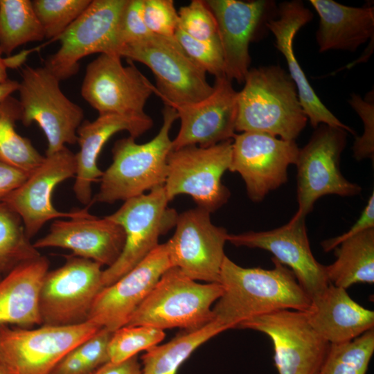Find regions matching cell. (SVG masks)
Returning <instances> with one entry per match:
<instances>
[{
  "label": "cell",
  "instance_id": "obj_1",
  "mask_svg": "<svg viewBox=\"0 0 374 374\" xmlns=\"http://www.w3.org/2000/svg\"><path fill=\"white\" fill-rule=\"evenodd\" d=\"M271 261L273 269L245 268L226 256L218 282L223 292L212 308L213 321L229 330L275 311L310 308L311 299L293 272L275 258Z\"/></svg>",
  "mask_w": 374,
  "mask_h": 374
},
{
  "label": "cell",
  "instance_id": "obj_2",
  "mask_svg": "<svg viewBox=\"0 0 374 374\" xmlns=\"http://www.w3.org/2000/svg\"><path fill=\"white\" fill-rule=\"evenodd\" d=\"M238 91L235 131L295 141L308 118L289 74L276 65L249 69Z\"/></svg>",
  "mask_w": 374,
  "mask_h": 374
},
{
  "label": "cell",
  "instance_id": "obj_3",
  "mask_svg": "<svg viewBox=\"0 0 374 374\" xmlns=\"http://www.w3.org/2000/svg\"><path fill=\"white\" fill-rule=\"evenodd\" d=\"M162 114V125L150 141L139 144L130 136L116 141L112 163L103 172L99 191L92 198L91 205L125 201L164 185L168 157L172 151L170 132L178 117L176 110L167 105Z\"/></svg>",
  "mask_w": 374,
  "mask_h": 374
},
{
  "label": "cell",
  "instance_id": "obj_4",
  "mask_svg": "<svg viewBox=\"0 0 374 374\" xmlns=\"http://www.w3.org/2000/svg\"><path fill=\"white\" fill-rule=\"evenodd\" d=\"M222 292L220 283H199L172 267L161 276L126 326L197 330L213 321L211 306Z\"/></svg>",
  "mask_w": 374,
  "mask_h": 374
},
{
  "label": "cell",
  "instance_id": "obj_5",
  "mask_svg": "<svg viewBox=\"0 0 374 374\" xmlns=\"http://www.w3.org/2000/svg\"><path fill=\"white\" fill-rule=\"evenodd\" d=\"M17 91L20 121L25 126L36 123L42 130L47 140L46 155L77 143L83 110L64 94L60 80L47 68H24Z\"/></svg>",
  "mask_w": 374,
  "mask_h": 374
},
{
  "label": "cell",
  "instance_id": "obj_6",
  "mask_svg": "<svg viewBox=\"0 0 374 374\" xmlns=\"http://www.w3.org/2000/svg\"><path fill=\"white\" fill-rule=\"evenodd\" d=\"M119 55L146 65L156 78V94L165 105L192 104L208 96L213 86L206 72L184 52L175 37L152 34L140 42L123 46Z\"/></svg>",
  "mask_w": 374,
  "mask_h": 374
},
{
  "label": "cell",
  "instance_id": "obj_7",
  "mask_svg": "<svg viewBox=\"0 0 374 374\" xmlns=\"http://www.w3.org/2000/svg\"><path fill=\"white\" fill-rule=\"evenodd\" d=\"M163 186L147 194L124 201L114 213L107 215L122 226L125 244L117 260L103 271V287H107L130 271L159 244L161 235L175 226L178 215L168 206Z\"/></svg>",
  "mask_w": 374,
  "mask_h": 374
},
{
  "label": "cell",
  "instance_id": "obj_8",
  "mask_svg": "<svg viewBox=\"0 0 374 374\" xmlns=\"http://www.w3.org/2000/svg\"><path fill=\"white\" fill-rule=\"evenodd\" d=\"M231 152L232 140L206 148L188 145L172 150L163 185L168 199L186 194L211 213L221 208L231 195L222 177L229 170Z\"/></svg>",
  "mask_w": 374,
  "mask_h": 374
},
{
  "label": "cell",
  "instance_id": "obj_9",
  "mask_svg": "<svg viewBox=\"0 0 374 374\" xmlns=\"http://www.w3.org/2000/svg\"><path fill=\"white\" fill-rule=\"evenodd\" d=\"M100 328L84 322L36 328L0 327V361L10 374H49L58 362Z\"/></svg>",
  "mask_w": 374,
  "mask_h": 374
},
{
  "label": "cell",
  "instance_id": "obj_10",
  "mask_svg": "<svg viewBox=\"0 0 374 374\" xmlns=\"http://www.w3.org/2000/svg\"><path fill=\"white\" fill-rule=\"evenodd\" d=\"M347 132L321 124L300 148L296 163L298 209L292 218H305L316 201L324 195L351 197L361 193V186L346 179L339 168Z\"/></svg>",
  "mask_w": 374,
  "mask_h": 374
},
{
  "label": "cell",
  "instance_id": "obj_11",
  "mask_svg": "<svg viewBox=\"0 0 374 374\" xmlns=\"http://www.w3.org/2000/svg\"><path fill=\"white\" fill-rule=\"evenodd\" d=\"M102 266L68 256L65 263L48 271L39 296L42 325L69 326L87 321L96 297L103 288Z\"/></svg>",
  "mask_w": 374,
  "mask_h": 374
},
{
  "label": "cell",
  "instance_id": "obj_12",
  "mask_svg": "<svg viewBox=\"0 0 374 374\" xmlns=\"http://www.w3.org/2000/svg\"><path fill=\"white\" fill-rule=\"evenodd\" d=\"M127 0H91L83 13L57 39L60 48L44 64L60 81L79 70L91 54L118 55V24Z\"/></svg>",
  "mask_w": 374,
  "mask_h": 374
},
{
  "label": "cell",
  "instance_id": "obj_13",
  "mask_svg": "<svg viewBox=\"0 0 374 374\" xmlns=\"http://www.w3.org/2000/svg\"><path fill=\"white\" fill-rule=\"evenodd\" d=\"M271 340L278 374H319L330 343L311 326L305 312L281 310L240 323Z\"/></svg>",
  "mask_w": 374,
  "mask_h": 374
},
{
  "label": "cell",
  "instance_id": "obj_14",
  "mask_svg": "<svg viewBox=\"0 0 374 374\" xmlns=\"http://www.w3.org/2000/svg\"><path fill=\"white\" fill-rule=\"evenodd\" d=\"M299 150L295 141L262 132H241L232 139L229 170L240 174L249 199L259 202L287 182L288 167L296 165Z\"/></svg>",
  "mask_w": 374,
  "mask_h": 374
},
{
  "label": "cell",
  "instance_id": "obj_15",
  "mask_svg": "<svg viewBox=\"0 0 374 374\" xmlns=\"http://www.w3.org/2000/svg\"><path fill=\"white\" fill-rule=\"evenodd\" d=\"M157 89L133 64L116 54H100L86 68L80 93L99 115L143 114Z\"/></svg>",
  "mask_w": 374,
  "mask_h": 374
},
{
  "label": "cell",
  "instance_id": "obj_16",
  "mask_svg": "<svg viewBox=\"0 0 374 374\" xmlns=\"http://www.w3.org/2000/svg\"><path fill=\"white\" fill-rule=\"evenodd\" d=\"M175 227L166 242L172 266L194 280L218 283L227 231L213 224L211 213L198 206L178 215Z\"/></svg>",
  "mask_w": 374,
  "mask_h": 374
},
{
  "label": "cell",
  "instance_id": "obj_17",
  "mask_svg": "<svg viewBox=\"0 0 374 374\" xmlns=\"http://www.w3.org/2000/svg\"><path fill=\"white\" fill-rule=\"evenodd\" d=\"M75 154L68 148L46 155L41 164L25 181L3 202L21 218L26 233L31 239L44 224L59 217L73 218L89 213L88 206L71 212L57 210L52 202L55 187L75 176Z\"/></svg>",
  "mask_w": 374,
  "mask_h": 374
},
{
  "label": "cell",
  "instance_id": "obj_18",
  "mask_svg": "<svg viewBox=\"0 0 374 374\" xmlns=\"http://www.w3.org/2000/svg\"><path fill=\"white\" fill-rule=\"evenodd\" d=\"M305 218H292L278 228L264 231L229 234L227 241L236 247L267 250L274 258L287 267L311 301L321 296L330 282L325 265L312 252L305 226Z\"/></svg>",
  "mask_w": 374,
  "mask_h": 374
},
{
  "label": "cell",
  "instance_id": "obj_19",
  "mask_svg": "<svg viewBox=\"0 0 374 374\" xmlns=\"http://www.w3.org/2000/svg\"><path fill=\"white\" fill-rule=\"evenodd\" d=\"M172 267L166 244H159L130 271L100 291L87 321L112 332L126 326L161 276Z\"/></svg>",
  "mask_w": 374,
  "mask_h": 374
},
{
  "label": "cell",
  "instance_id": "obj_20",
  "mask_svg": "<svg viewBox=\"0 0 374 374\" xmlns=\"http://www.w3.org/2000/svg\"><path fill=\"white\" fill-rule=\"evenodd\" d=\"M205 1L217 22L224 75L231 81L244 82L251 63L249 44L267 21L276 16L275 3L267 0Z\"/></svg>",
  "mask_w": 374,
  "mask_h": 374
},
{
  "label": "cell",
  "instance_id": "obj_21",
  "mask_svg": "<svg viewBox=\"0 0 374 374\" xmlns=\"http://www.w3.org/2000/svg\"><path fill=\"white\" fill-rule=\"evenodd\" d=\"M236 91L225 75L215 78L212 93L192 104L173 106L180 128L172 150L188 145L203 148L232 140L237 118Z\"/></svg>",
  "mask_w": 374,
  "mask_h": 374
},
{
  "label": "cell",
  "instance_id": "obj_22",
  "mask_svg": "<svg viewBox=\"0 0 374 374\" xmlns=\"http://www.w3.org/2000/svg\"><path fill=\"white\" fill-rule=\"evenodd\" d=\"M125 240L123 229L107 216L88 213L68 220H55L49 232L33 243L37 249H69L73 256L112 266L121 255Z\"/></svg>",
  "mask_w": 374,
  "mask_h": 374
},
{
  "label": "cell",
  "instance_id": "obj_23",
  "mask_svg": "<svg viewBox=\"0 0 374 374\" xmlns=\"http://www.w3.org/2000/svg\"><path fill=\"white\" fill-rule=\"evenodd\" d=\"M312 17V12L301 1H285L277 8V17L269 19L266 26L275 37L277 49L285 57L289 75L296 85L299 101L311 125L317 128L321 124H326L355 134L354 130L341 123L323 104L296 60L293 49L294 37Z\"/></svg>",
  "mask_w": 374,
  "mask_h": 374
},
{
  "label": "cell",
  "instance_id": "obj_24",
  "mask_svg": "<svg viewBox=\"0 0 374 374\" xmlns=\"http://www.w3.org/2000/svg\"><path fill=\"white\" fill-rule=\"evenodd\" d=\"M153 125V121L143 114H107L93 121H85L77 131L80 150L75 154L76 173L73 192L77 199L91 205V186L100 181L103 171L98 166V156L105 143L116 133L127 131L136 139Z\"/></svg>",
  "mask_w": 374,
  "mask_h": 374
},
{
  "label": "cell",
  "instance_id": "obj_25",
  "mask_svg": "<svg viewBox=\"0 0 374 374\" xmlns=\"http://www.w3.org/2000/svg\"><path fill=\"white\" fill-rule=\"evenodd\" d=\"M305 313L313 328L330 344L350 341L373 329L374 312L353 300L345 289L331 283L311 301Z\"/></svg>",
  "mask_w": 374,
  "mask_h": 374
},
{
  "label": "cell",
  "instance_id": "obj_26",
  "mask_svg": "<svg viewBox=\"0 0 374 374\" xmlns=\"http://www.w3.org/2000/svg\"><path fill=\"white\" fill-rule=\"evenodd\" d=\"M48 267V259L41 256L15 267L0 280V327L42 325L39 296Z\"/></svg>",
  "mask_w": 374,
  "mask_h": 374
},
{
  "label": "cell",
  "instance_id": "obj_27",
  "mask_svg": "<svg viewBox=\"0 0 374 374\" xmlns=\"http://www.w3.org/2000/svg\"><path fill=\"white\" fill-rule=\"evenodd\" d=\"M319 16L316 39L319 52L329 50L354 51L373 39L374 8L351 7L332 0H310Z\"/></svg>",
  "mask_w": 374,
  "mask_h": 374
},
{
  "label": "cell",
  "instance_id": "obj_28",
  "mask_svg": "<svg viewBox=\"0 0 374 374\" xmlns=\"http://www.w3.org/2000/svg\"><path fill=\"white\" fill-rule=\"evenodd\" d=\"M335 255V262L325 265L331 284L346 290L355 283H374V228L344 240Z\"/></svg>",
  "mask_w": 374,
  "mask_h": 374
},
{
  "label": "cell",
  "instance_id": "obj_29",
  "mask_svg": "<svg viewBox=\"0 0 374 374\" xmlns=\"http://www.w3.org/2000/svg\"><path fill=\"white\" fill-rule=\"evenodd\" d=\"M226 330L215 321L154 346L141 357V374H177L180 366L202 344Z\"/></svg>",
  "mask_w": 374,
  "mask_h": 374
},
{
  "label": "cell",
  "instance_id": "obj_30",
  "mask_svg": "<svg viewBox=\"0 0 374 374\" xmlns=\"http://www.w3.org/2000/svg\"><path fill=\"white\" fill-rule=\"evenodd\" d=\"M20 117L19 100L10 96L0 103V161L31 173L44 157L28 139L17 133L15 123Z\"/></svg>",
  "mask_w": 374,
  "mask_h": 374
},
{
  "label": "cell",
  "instance_id": "obj_31",
  "mask_svg": "<svg viewBox=\"0 0 374 374\" xmlns=\"http://www.w3.org/2000/svg\"><path fill=\"white\" fill-rule=\"evenodd\" d=\"M45 38L32 1L0 0V50L10 55L18 46Z\"/></svg>",
  "mask_w": 374,
  "mask_h": 374
},
{
  "label": "cell",
  "instance_id": "obj_32",
  "mask_svg": "<svg viewBox=\"0 0 374 374\" xmlns=\"http://www.w3.org/2000/svg\"><path fill=\"white\" fill-rule=\"evenodd\" d=\"M30 240L20 216L0 202V274L41 256Z\"/></svg>",
  "mask_w": 374,
  "mask_h": 374
},
{
  "label": "cell",
  "instance_id": "obj_33",
  "mask_svg": "<svg viewBox=\"0 0 374 374\" xmlns=\"http://www.w3.org/2000/svg\"><path fill=\"white\" fill-rule=\"evenodd\" d=\"M373 353V329L350 341L330 344L319 374H366Z\"/></svg>",
  "mask_w": 374,
  "mask_h": 374
},
{
  "label": "cell",
  "instance_id": "obj_34",
  "mask_svg": "<svg viewBox=\"0 0 374 374\" xmlns=\"http://www.w3.org/2000/svg\"><path fill=\"white\" fill-rule=\"evenodd\" d=\"M164 330L149 326H125L115 330L110 338L109 362L118 363L158 345L165 337Z\"/></svg>",
  "mask_w": 374,
  "mask_h": 374
},
{
  "label": "cell",
  "instance_id": "obj_35",
  "mask_svg": "<svg viewBox=\"0 0 374 374\" xmlns=\"http://www.w3.org/2000/svg\"><path fill=\"white\" fill-rule=\"evenodd\" d=\"M91 0H34L35 14L43 28L45 37L60 36L87 9Z\"/></svg>",
  "mask_w": 374,
  "mask_h": 374
},
{
  "label": "cell",
  "instance_id": "obj_36",
  "mask_svg": "<svg viewBox=\"0 0 374 374\" xmlns=\"http://www.w3.org/2000/svg\"><path fill=\"white\" fill-rule=\"evenodd\" d=\"M178 28L192 38L220 42L215 18L205 1L193 0L178 11Z\"/></svg>",
  "mask_w": 374,
  "mask_h": 374
},
{
  "label": "cell",
  "instance_id": "obj_37",
  "mask_svg": "<svg viewBox=\"0 0 374 374\" xmlns=\"http://www.w3.org/2000/svg\"><path fill=\"white\" fill-rule=\"evenodd\" d=\"M175 39L188 56L206 73L215 78L224 75V62L221 43L199 41L177 28Z\"/></svg>",
  "mask_w": 374,
  "mask_h": 374
},
{
  "label": "cell",
  "instance_id": "obj_38",
  "mask_svg": "<svg viewBox=\"0 0 374 374\" xmlns=\"http://www.w3.org/2000/svg\"><path fill=\"white\" fill-rule=\"evenodd\" d=\"M143 17L152 34L175 37L179 16L172 0H143Z\"/></svg>",
  "mask_w": 374,
  "mask_h": 374
},
{
  "label": "cell",
  "instance_id": "obj_39",
  "mask_svg": "<svg viewBox=\"0 0 374 374\" xmlns=\"http://www.w3.org/2000/svg\"><path fill=\"white\" fill-rule=\"evenodd\" d=\"M143 0H127L118 24L120 50L123 46L140 42L152 35L143 20Z\"/></svg>",
  "mask_w": 374,
  "mask_h": 374
},
{
  "label": "cell",
  "instance_id": "obj_40",
  "mask_svg": "<svg viewBox=\"0 0 374 374\" xmlns=\"http://www.w3.org/2000/svg\"><path fill=\"white\" fill-rule=\"evenodd\" d=\"M350 105L357 112L364 123V131L362 136L357 137L353 146V157L357 161L373 159L374 155V106L371 98L363 100L353 94Z\"/></svg>",
  "mask_w": 374,
  "mask_h": 374
},
{
  "label": "cell",
  "instance_id": "obj_41",
  "mask_svg": "<svg viewBox=\"0 0 374 374\" xmlns=\"http://www.w3.org/2000/svg\"><path fill=\"white\" fill-rule=\"evenodd\" d=\"M112 333L100 328L73 349L92 372L109 362L108 346Z\"/></svg>",
  "mask_w": 374,
  "mask_h": 374
},
{
  "label": "cell",
  "instance_id": "obj_42",
  "mask_svg": "<svg viewBox=\"0 0 374 374\" xmlns=\"http://www.w3.org/2000/svg\"><path fill=\"white\" fill-rule=\"evenodd\" d=\"M371 228H374V193L369 197L361 215L350 229L339 236L323 241L321 247L324 251H330L344 240Z\"/></svg>",
  "mask_w": 374,
  "mask_h": 374
},
{
  "label": "cell",
  "instance_id": "obj_43",
  "mask_svg": "<svg viewBox=\"0 0 374 374\" xmlns=\"http://www.w3.org/2000/svg\"><path fill=\"white\" fill-rule=\"evenodd\" d=\"M30 174L0 161V202L19 187Z\"/></svg>",
  "mask_w": 374,
  "mask_h": 374
},
{
  "label": "cell",
  "instance_id": "obj_44",
  "mask_svg": "<svg viewBox=\"0 0 374 374\" xmlns=\"http://www.w3.org/2000/svg\"><path fill=\"white\" fill-rule=\"evenodd\" d=\"M93 373L73 350L58 362L49 374H92Z\"/></svg>",
  "mask_w": 374,
  "mask_h": 374
},
{
  "label": "cell",
  "instance_id": "obj_45",
  "mask_svg": "<svg viewBox=\"0 0 374 374\" xmlns=\"http://www.w3.org/2000/svg\"><path fill=\"white\" fill-rule=\"evenodd\" d=\"M93 374H141V365L137 355H135L118 363L109 362Z\"/></svg>",
  "mask_w": 374,
  "mask_h": 374
},
{
  "label": "cell",
  "instance_id": "obj_46",
  "mask_svg": "<svg viewBox=\"0 0 374 374\" xmlns=\"http://www.w3.org/2000/svg\"><path fill=\"white\" fill-rule=\"evenodd\" d=\"M19 82L12 80H7L6 82L0 83V103L10 96L11 94L17 91Z\"/></svg>",
  "mask_w": 374,
  "mask_h": 374
},
{
  "label": "cell",
  "instance_id": "obj_47",
  "mask_svg": "<svg viewBox=\"0 0 374 374\" xmlns=\"http://www.w3.org/2000/svg\"><path fill=\"white\" fill-rule=\"evenodd\" d=\"M2 52L0 50V83L6 82L8 79L7 75V65L6 64L4 58L1 57Z\"/></svg>",
  "mask_w": 374,
  "mask_h": 374
},
{
  "label": "cell",
  "instance_id": "obj_48",
  "mask_svg": "<svg viewBox=\"0 0 374 374\" xmlns=\"http://www.w3.org/2000/svg\"><path fill=\"white\" fill-rule=\"evenodd\" d=\"M0 374H10L5 366L0 361Z\"/></svg>",
  "mask_w": 374,
  "mask_h": 374
},
{
  "label": "cell",
  "instance_id": "obj_49",
  "mask_svg": "<svg viewBox=\"0 0 374 374\" xmlns=\"http://www.w3.org/2000/svg\"><path fill=\"white\" fill-rule=\"evenodd\" d=\"M93 374V373H92Z\"/></svg>",
  "mask_w": 374,
  "mask_h": 374
}]
</instances>
